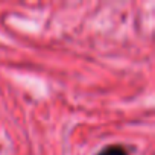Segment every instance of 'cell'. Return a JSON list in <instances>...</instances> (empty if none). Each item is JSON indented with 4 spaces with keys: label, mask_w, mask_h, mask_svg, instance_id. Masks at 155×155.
I'll use <instances>...</instances> for the list:
<instances>
[{
    "label": "cell",
    "mask_w": 155,
    "mask_h": 155,
    "mask_svg": "<svg viewBox=\"0 0 155 155\" xmlns=\"http://www.w3.org/2000/svg\"><path fill=\"white\" fill-rule=\"evenodd\" d=\"M99 155H128L126 149L123 146H119V144H113V146H108L105 147Z\"/></svg>",
    "instance_id": "6da1fadb"
}]
</instances>
